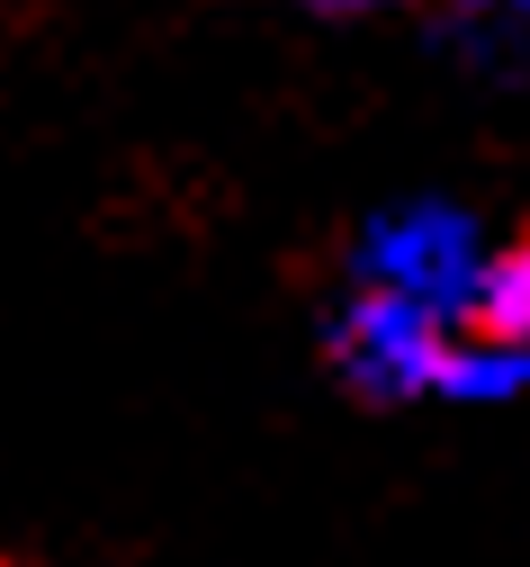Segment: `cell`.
Wrapping results in <instances>:
<instances>
[{
    "label": "cell",
    "instance_id": "cell-1",
    "mask_svg": "<svg viewBox=\"0 0 530 567\" xmlns=\"http://www.w3.org/2000/svg\"><path fill=\"white\" fill-rule=\"evenodd\" d=\"M440 351H449V316L396 298V289H360L342 298L333 333H324V361L342 370L351 396L368 405H405V396H440Z\"/></svg>",
    "mask_w": 530,
    "mask_h": 567
},
{
    "label": "cell",
    "instance_id": "cell-2",
    "mask_svg": "<svg viewBox=\"0 0 530 567\" xmlns=\"http://www.w3.org/2000/svg\"><path fill=\"white\" fill-rule=\"evenodd\" d=\"M477 226L459 217V207H396V217H377L360 235V279L368 289H396L432 316L459 324L468 289H477Z\"/></svg>",
    "mask_w": 530,
    "mask_h": 567
},
{
    "label": "cell",
    "instance_id": "cell-3",
    "mask_svg": "<svg viewBox=\"0 0 530 567\" xmlns=\"http://www.w3.org/2000/svg\"><path fill=\"white\" fill-rule=\"evenodd\" d=\"M449 333H459V342L530 351V226H521L503 252H486V270H477V289H468V307H459Z\"/></svg>",
    "mask_w": 530,
    "mask_h": 567
},
{
    "label": "cell",
    "instance_id": "cell-4",
    "mask_svg": "<svg viewBox=\"0 0 530 567\" xmlns=\"http://www.w3.org/2000/svg\"><path fill=\"white\" fill-rule=\"evenodd\" d=\"M297 10H315V19H368V10H396V0H297Z\"/></svg>",
    "mask_w": 530,
    "mask_h": 567
},
{
    "label": "cell",
    "instance_id": "cell-5",
    "mask_svg": "<svg viewBox=\"0 0 530 567\" xmlns=\"http://www.w3.org/2000/svg\"><path fill=\"white\" fill-rule=\"evenodd\" d=\"M459 10H521L530 19V0H459Z\"/></svg>",
    "mask_w": 530,
    "mask_h": 567
},
{
    "label": "cell",
    "instance_id": "cell-6",
    "mask_svg": "<svg viewBox=\"0 0 530 567\" xmlns=\"http://www.w3.org/2000/svg\"><path fill=\"white\" fill-rule=\"evenodd\" d=\"M0 567H37V558H28V549H0Z\"/></svg>",
    "mask_w": 530,
    "mask_h": 567
}]
</instances>
